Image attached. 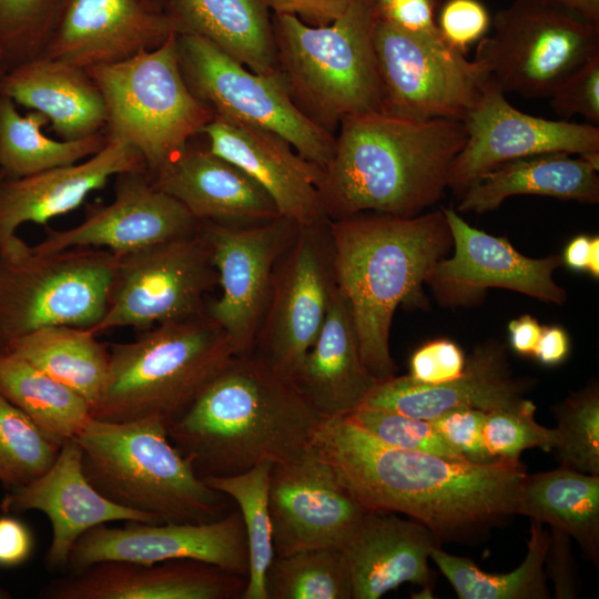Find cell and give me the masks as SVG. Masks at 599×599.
Returning a JSON list of instances; mask_svg holds the SVG:
<instances>
[{"instance_id": "51", "label": "cell", "mask_w": 599, "mask_h": 599, "mask_svg": "<svg viewBox=\"0 0 599 599\" xmlns=\"http://www.w3.org/2000/svg\"><path fill=\"white\" fill-rule=\"evenodd\" d=\"M275 14H292L303 22L322 27L338 19L354 0H268Z\"/></svg>"}, {"instance_id": "8", "label": "cell", "mask_w": 599, "mask_h": 599, "mask_svg": "<svg viewBox=\"0 0 599 599\" xmlns=\"http://www.w3.org/2000/svg\"><path fill=\"white\" fill-rule=\"evenodd\" d=\"M84 70L104 99L106 136L135 148L150 176L214 119L184 80L176 32L155 49Z\"/></svg>"}, {"instance_id": "32", "label": "cell", "mask_w": 599, "mask_h": 599, "mask_svg": "<svg viewBox=\"0 0 599 599\" xmlns=\"http://www.w3.org/2000/svg\"><path fill=\"white\" fill-rule=\"evenodd\" d=\"M598 171L581 156L567 153L514 160L465 187L457 211L490 212L514 195H541L596 204L599 202Z\"/></svg>"}, {"instance_id": "25", "label": "cell", "mask_w": 599, "mask_h": 599, "mask_svg": "<svg viewBox=\"0 0 599 599\" xmlns=\"http://www.w3.org/2000/svg\"><path fill=\"white\" fill-rule=\"evenodd\" d=\"M247 578L196 560L102 561L51 580L43 599H235Z\"/></svg>"}, {"instance_id": "40", "label": "cell", "mask_w": 599, "mask_h": 599, "mask_svg": "<svg viewBox=\"0 0 599 599\" xmlns=\"http://www.w3.org/2000/svg\"><path fill=\"white\" fill-rule=\"evenodd\" d=\"M60 447L0 395V483L8 490L44 474L57 459Z\"/></svg>"}, {"instance_id": "18", "label": "cell", "mask_w": 599, "mask_h": 599, "mask_svg": "<svg viewBox=\"0 0 599 599\" xmlns=\"http://www.w3.org/2000/svg\"><path fill=\"white\" fill-rule=\"evenodd\" d=\"M453 238L454 253L433 267L427 284L449 306L469 305L490 287L516 291L561 305L566 290L554 280L562 264L559 255L530 258L505 238L469 225L457 211L443 209Z\"/></svg>"}, {"instance_id": "3", "label": "cell", "mask_w": 599, "mask_h": 599, "mask_svg": "<svg viewBox=\"0 0 599 599\" xmlns=\"http://www.w3.org/2000/svg\"><path fill=\"white\" fill-rule=\"evenodd\" d=\"M465 141L459 120L418 121L382 111L346 116L318 184L327 219L419 214L444 195Z\"/></svg>"}, {"instance_id": "24", "label": "cell", "mask_w": 599, "mask_h": 599, "mask_svg": "<svg viewBox=\"0 0 599 599\" xmlns=\"http://www.w3.org/2000/svg\"><path fill=\"white\" fill-rule=\"evenodd\" d=\"M209 150L258 183L280 216L300 227L327 223L318 192L323 169L303 158L280 135L217 116L199 132Z\"/></svg>"}, {"instance_id": "35", "label": "cell", "mask_w": 599, "mask_h": 599, "mask_svg": "<svg viewBox=\"0 0 599 599\" xmlns=\"http://www.w3.org/2000/svg\"><path fill=\"white\" fill-rule=\"evenodd\" d=\"M0 395L59 446L91 419V406L82 396L11 353H0Z\"/></svg>"}, {"instance_id": "57", "label": "cell", "mask_w": 599, "mask_h": 599, "mask_svg": "<svg viewBox=\"0 0 599 599\" xmlns=\"http://www.w3.org/2000/svg\"><path fill=\"white\" fill-rule=\"evenodd\" d=\"M586 271L591 274L593 278L599 277V237H590L589 254L587 261Z\"/></svg>"}, {"instance_id": "6", "label": "cell", "mask_w": 599, "mask_h": 599, "mask_svg": "<svg viewBox=\"0 0 599 599\" xmlns=\"http://www.w3.org/2000/svg\"><path fill=\"white\" fill-rule=\"evenodd\" d=\"M102 393L91 417L128 422L159 417L169 424L235 355L223 328L206 312L152 326L113 344Z\"/></svg>"}, {"instance_id": "52", "label": "cell", "mask_w": 599, "mask_h": 599, "mask_svg": "<svg viewBox=\"0 0 599 599\" xmlns=\"http://www.w3.org/2000/svg\"><path fill=\"white\" fill-rule=\"evenodd\" d=\"M33 536L29 527L13 516L0 517V567L13 568L29 559Z\"/></svg>"}, {"instance_id": "30", "label": "cell", "mask_w": 599, "mask_h": 599, "mask_svg": "<svg viewBox=\"0 0 599 599\" xmlns=\"http://www.w3.org/2000/svg\"><path fill=\"white\" fill-rule=\"evenodd\" d=\"M0 93L45 115L61 140L105 131L106 108L98 85L84 69L61 60L39 55L9 68Z\"/></svg>"}, {"instance_id": "10", "label": "cell", "mask_w": 599, "mask_h": 599, "mask_svg": "<svg viewBox=\"0 0 599 599\" xmlns=\"http://www.w3.org/2000/svg\"><path fill=\"white\" fill-rule=\"evenodd\" d=\"M474 59L504 93L549 98L599 54V24L542 0H515L491 18Z\"/></svg>"}, {"instance_id": "42", "label": "cell", "mask_w": 599, "mask_h": 599, "mask_svg": "<svg viewBox=\"0 0 599 599\" xmlns=\"http://www.w3.org/2000/svg\"><path fill=\"white\" fill-rule=\"evenodd\" d=\"M65 0H0V44L9 68L39 57Z\"/></svg>"}, {"instance_id": "5", "label": "cell", "mask_w": 599, "mask_h": 599, "mask_svg": "<svg viewBox=\"0 0 599 599\" xmlns=\"http://www.w3.org/2000/svg\"><path fill=\"white\" fill-rule=\"evenodd\" d=\"M75 439L85 477L119 506L162 522H209L227 512V497L196 474L159 417H91Z\"/></svg>"}, {"instance_id": "20", "label": "cell", "mask_w": 599, "mask_h": 599, "mask_svg": "<svg viewBox=\"0 0 599 599\" xmlns=\"http://www.w3.org/2000/svg\"><path fill=\"white\" fill-rule=\"evenodd\" d=\"M268 506L275 556L342 548L366 511L311 451L272 466Z\"/></svg>"}, {"instance_id": "46", "label": "cell", "mask_w": 599, "mask_h": 599, "mask_svg": "<svg viewBox=\"0 0 599 599\" xmlns=\"http://www.w3.org/2000/svg\"><path fill=\"white\" fill-rule=\"evenodd\" d=\"M485 417L486 412L480 409L455 408L430 419V423L466 461L490 464L499 459L487 449L484 438Z\"/></svg>"}, {"instance_id": "12", "label": "cell", "mask_w": 599, "mask_h": 599, "mask_svg": "<svg viewBox=\"0 0 599 599\" xmlns=\"http://www.w3.org/2000/svg\"><path fill=\"white\" fill-rule=\"evenodd\" d=\"M219 283L212 248L201 226L143 250L116 256L108 308L89 328L145 331L205 312L206 295Z\"/></svg>"}, {"instance_id": "38", "label": "cell", "mask_w": 599, "mask_h": 599, "mask_svg": "<svg viewBox=\"0 0 599 599\" xmlns=\"http://www.w3.org/2000/svg\"><path fill=\"white\" fill-rule=\"evenodd\" d=\"M272 466L263 463L243 473L203 478L211 488L237 504L244 522L248 575L242 599H267L266 572L275 557L268 506Z\"/></svg>"}, {"instance_id": "44", "label": "cell", "mask_w": 599, "mask_h": 599, "mask_svg": "<svg viewBox=\"0 0 599 599\" xmlns=\"http://www.w3.org/2000/svg\"><path fill=\"white\" fill-rule=\"evenodd\" d=\"M535 412V404L528 400L517 409L486 413L484 438L489 453L497 459L519 461L520 454L528 448L552 451L556 430L538 424Z\"/></svg>"}, {"instance_id": "37", "label": "cell", "mask_w": 599, "mask_h": 599, "mask_svg": "<svg viewBox=\"0 0 599 599\" xmlns=\"http://www.w3.org/2000/svg\"><path fill=\"white\" fill-rule=\"evenodd\" d=\"M548 542L549 532L531 520L526 557L508 573L485 572L469 558L447 554L440 546L432 549L430 559L460 599H549L544 567Z\"/></svg>"}, {"instance_id": "50", "label": "cell", "mask_w": 599, "mask_h": 599, "mask_svg": "<svg viewBox=\"0 0 599 599\" xmlns=\"http://www.w3.org/2000/svg\"><path fill=\"white\" fill-rule=\"evenodd\" d=\"M437 2V0H397L382 12L378 19L407 33L437 37L439 35L435 19Z\"/></svg>"}, {"instance_id": "54", "label": "cell", "mask_w": 599, "mask_h": 599, "mask_svg": "<svg viewBox=\"0 0 599 599\" xmlns=\"http://www.w3.org/2000/svg\"><path fill=\"white\" fill-rule=\"evenodd\" d=\"M542 326L532 316L525 314L508 324L509 343L520 355H534Z\"/></svg>"}, {"instance_id": "27", "label": "cell", "mask_w": 599, "mask_h": 599, "mask_svg": "<svg viewBox=\"0 0 599 599\" xmlns=\"http://www.w3.org/2000/svg\"><path fill=\"white\" fill-rule=\"evenodd\" d=\"M150 177L200 222L243 226L280 217L273 200L250 175L190 142Z\"/></svg>"}, {"instance_id": "53", "label": "cell", "mask_w": 599, "mask_h": 599, "mask_svg": "<svg viewBox=\"0 0 599 599\" xmlns=\"http://www.w3.org/2000/svg\"><path fill=\"white\" fill-rule=\"evenodd\" d=\"M569 336L560 326L542 327L534 356L546 366L559 365L568 357Z\"/></svg>"}, {"instance_id": "13", "label": "cell", "mask_w": 599, "mask_h": 599, "mask_svg": "<svg viewBox=\"0 0 599 599\" xmlns=\"http://www.w3.org/2000/svg\"><path fill=\"white\" fill-rule=\"evenodd\" d=\"M374 41L382 112L418 121H464L491 82L478 61L448 47L439 35L407 33L377 19Z\"/></svg>"}, {"instance_id": "14", "label": "cell", "mask_w": 599, "mask_h": 599, "mask_svg": "<svg viewBox=\"0 0 599 599\" xmlns=\"http://www.w3.org/2000/svg\"><path fill=\"white\" fill-rule=\"evenodd\" d=\"M328 222L298 227L277 261L253 346L288 379L318 336L336 285Z\"/></svg>"}, {"instance_id": "55", "label": "cell", "mask_w": 599, "mask_h": 599, "mask_svg": "<svg viewBox=\"0 0 599 599\" xmlns=\"http://www.w3.org/2000/svg\"><path fill=\"white\" fill-rule=\"evenodd\" d=\"M590 237L578 235L566 246L561 261L573 271H586L589 254Z\"/></svg>"}, {"instance_id": "21", "label": "cell", "mask_w": 599, "mask_h": 599, "mask_svg": "<svg viewBox=\"0 0 599 599\" xmlns=\"http://www.w3.org/2000/svg\"><path fill=\"white\" fill-rule=\"evenodd\" d=\"M136 171L148 172L140 152L123 141L108 138L98 153L78 163L21 177L3 176L0 180V257H12L29 250L17 235L20 225L45 224L78 209L112 176Z\"/></svg>"}, {"instance_id": "2", "label": "cell", "mask_w": 599, "mask_h": 599, "mask_svg": "<svg viewBox=\"0 0 599 599\" xmlns=\"http://www.w3.org/2000/svg\"><path fill=\"white\" fill-rule=\"evenodd\" d=\"M323 420L288 378L250 353L234 355L167 435L204 478L298 460Z\"/></svg>"}, {"instance_id": "4", "label": "cell", "mask_w": 599, "mask_h": 599, "mask_svg": "<svg viewBox=\"0 0 599 599\" xmlns=\"http://www.w3.org/2000/svg\"><path fill=\"white\" fill-rule=\"evenodd\" d=\"M335 283L359 354L377 379L395 376L390 327L400 305H425L423 284L453 246L443 209L413 216L363 213L328 222Z\"/></svg>"}, {"instance_id": "23", "label": "cell", "mask_w": 599, "mask_h": 599, "mask_svg": "<svg viewBox=\"0 0 599 599\" xmlns=\"http://www.w3.org/2000/svg\"><path fill=\"white\" fill-rule=\"evenodd\" d=\"M172 32L169 14L144 0H65L40 55L88 69L155 49Z\"/></svg>"}, {"instance_id": "1", "label": "cell", "mask_w": 599, "mask_h": 599, "mask_svg": "<svg viewBox=\"0 0 599 599\" xmlns=\"http://www.w3.org/2000/svg\"><path fill=\"white\" fill-rule=\"evenodd\" d=\"M309 451L365 510L404 514L440 541H463L516 515L520 461L474 464L390 446L345 416L324 418Z\"/></svg>"}, {"instance_id": "36", "label": "cell", "mask_w": 599, "mask_h": 599, "mask_svg": "<svg viewBox=\"0 0 599 599\" xmlns=\"http://www.w3.org/2000/svg\"><path fill=\"white\" fill-rule=\"evenodd\" d=\"M49 123L37 111L21 114L17 104L0 93V170L21 177L83 161L106 143L104 132L80 140H54L43 133Z\"/></svg>"}, {"instance_id": "16", "label": "cell", "mask_w": 599, "mask_h": 599, "mask_svg": "<svg viewBox=\"0 0 599 599\" xmlns=\"http://www.w3.org/2000/svg\"><path fill=\"white\" fill-rule=\"evenodd\" d=\"M169 560H196L247 578L248 545L240 511L209 522L99 525L75 541L68 567L74 571L102 561Z\"/></svg>"}, {"instance_id": "28", "label": "cell", "mask_w": 599, "mask_h": 599, "mask_svg": "<svg viewBox=\"0 0 599 599\" xmlns=\"http://www.w3.org/2000/svg\"><path fill=\"white\" fill-rule=\"evenodd\" d=\"M440 540L423 524L366 510L341 548L353 599H378L405 582L428 587L430 551Z\"/></svg>"}, {"instance_id": "22", "label": "cell", "mask_w": 599, "mask_h": 599, "mask_svg": "<svg viewBox=\"0 0 599 599\" xmlns=\"http://www.w3.org/2000/svg\"><path fill=\"white\" fill-rule=\"evenodd\" d=\"M3 512L39 510L50 520L52 541L45 555L50 570L68 568L75 541L88 530L114 521L158 524L160 519L124 508L105 498L88 480L78 440H65L52 466L34 480L9 489L2 498Z\"/></svg>"}, {"instance_id": "34", "label": "cell", "mask_w": 599, "mask_h": 599, "mask_svg": "<svg viewBox=\"0 0 599 599\" xmlns=\"http://www.w3.org/2000/svg\"><path fill=\"white\" fill-rule=\"evenodd\" d=\"M89 328L57 325L12 341L2 353L29 362L82 396L92 407L104 387L109 349Z\"/></svg>"}, {"instance_id": "61", "label": "cell", "mask_w": 599, "mask_h": 599, "mask_svg": "<svg viewBox=\"0 0 599 599\" xmlns=\"http://www.w3.org/2000/svg\"><path fill=\"white\" fill-rule=\"evenodd\" d=\"M3 176H4V175H3V173H2L1 170H0V180H1Z\"/></svg>"}, {"instance_id": "17", "label": "cell", "mask_w": 599, "mask_h": 599, "mask_svg": "<svg viewBox=\"0 0 599 599\" xmlns=\"http://www.w3.org/2000/svg\"><path fill=\"white\" fill-rule=\"evenodd\" d=\"M463 122L466 141L448 173V187L456 191L514 160L599 151L598 125L527 114L512 106L493 81Z\"/></svg>"}, {"instance_id": "43", "label": "cell", "mask_w": 599, "mask_h": 599, "mask_svg": "<svg viewBox=\"0 0 599 599\" xmlns=\"http://www.w3.org/2000/svg\"><path fill=\"white\" fill-rule=\"evenodd\" d=\"M345 417L390 446L428 453L450 460L466 461L440 436L430 420L368 406H362Z\"/></svg>"}, {"instance_id": "26", "label": "cell", "mask_w": 599, "mask_h": 599, "mask_svg": "<svg viewBox=\"0 0 599 599\" xmlns=\"http://www.w3.org/2000/svg\"><path fill=\"white\" fill-rule=\"evenodd\" d=\"M530 387L531 380L512 376L505 347L489 341L474 348L458 377L424 384L395 375L378 382L363 406L430 420L455 408L517 409L529 400L524 395Z\"/></svg>"}, {"instance_id": "49", "label": "cell", "mask_w": 599, "mask_h": 599, "mask_svg": "<svg viewBox=\"0 0 599 599\" xmlns=\"http://www.w3.org/2000/svg\"><path fill=\"white\" fill-rule=\"evenodd\" d=\"M544 564L546 576L554 583L555 597L557 599L576 598L581 585L568 534L551 527Z\"/></svg>"}, {"instance_id": "56", "label": "cell", "mask_w": 599, "mask_h": 599, "mask_svg": "<svg viewBox=\"0 0 599 599\" xmlns=\"http://www.w3.org/2000/svg\"><path fill=\"white\" fill-rule=\"evenodd\" d=\"M570 10L586 20L599 24V0H542Z\"/></svg>"}, {"instance_id": "60", "label": "cell", "mask_w": 599, "mask_h": 599, "mask_svg": "<svg viewBox=\"0 0 599 599\" xmlns=\"http://www.w3.org/2000/svg\"><path fill=\"white\" fill-rule=\"evenodd\" d=\"M144 1L155 9L164 10L165 0H144Z\"/></svg>"}, {"instance_id": "15", "label": "cell", "mask_w": 599, "mask_h": 599, "mask_svg": "<svg viewBox=\"0 0 599 599\" xmlns=\"http://www.w3.org/2000/svg\"><path fill=\"white\" fill-rule=\"evenodd\" d=\"M298 227L282 216L243 226L201 222L222 291L205 312L226 333L235 355L253 351L276 263Z\"/></svg>"}, {"instance_id": "58", "label": "cell", "mask_w": 599, "mask_h": 599, "mask_svg": "<svg viewBox=\"0 0 599 599\" xmlns=\"http://www.w3.org/2000/svg\"><path fill=\"white\" fill-rule=\"evenodd\" d=\"M374 8L377 18L397 0H368Z\"/></svg>"}, {"instance_id": "19", "label": "cell", "mask_w": 599, "mask_h": 599, "mask_svg": "<svg viewBox=\"0 0 599 599\" xmlns=\"http://www.w3.org/2000/svg\"><path fill=\"white\" fill-rule=\"evenodd\" d=\"M115 177L110 204H88L81 223L65 230H48L45 237L31 246L32 251L48 254L97 247L121 256L200 229L201 222L182 203L158 189L148 172H125Z\"/></svg>"}, {"instance_id": "31", "label": "cell", "mask_w": 599, "mask_h": 599, "mask_svg": "<svg viewBox=\"0 0 599 599\" xmlns=\"http://www.w3.org/2000/svg\"><path fill=\"white\" fill-rule=\"evenodd\" d=\"M176 33L195 34L251 71H280L268 0H165Z\"/></svg>"}, {"instance_id": "9", "label": "cell", "mask_w": 599, "mask_h": 599, "mask_svg": "<svg viewBox=\"0 0 599 599\" xmlns=\"http://www.w3.org/2000/svg\"><path fill=\"white\" fill-rule=\"evenodd\" d=\"M116 256L104 248L0 257V353L48 326L91 328L105 314Z\"/></svg>"}, {"instance_id": "33", "label": "cell", "mask_w": 599, "mask_h": 599, "mask_svg": "<svg viewBox=\"0 0 599 599\" xmlns=\"http://www.w3.org/2000/svg\"><path fill=\"white\" fill-rule=\"evenodd\" d=\"M516 515L558 528L580 545L583 555L599 561V475L569 467L525 476Z\"/></svg>"}, {"instance_id": "29", "label": "cell", "mask_w": 599, "mask_h": 599, "mask_svg": "<svg viewBox=\"0 0 599 599\" xmlns=\"http://www.w3.org/2000/svg\"><path fill=\"white\" fill-rule=\"evenodd\" d=\"M290 380L324 418L359 408L379 382L362 361L347 303L336 285L322 329Z\"/></svg>"}, {"instance_id": "59", "label": "cell", "mask_w": 599, "mask_h": 599, "mask_svg": "<svg viewBox=\"0 0 599 599\" xmlns=\"http://www.w3.org/2000/svg\"><path fill=\"white\" fill-rule=\"evenodd\" d=\"M8 69H9V64L7 61V57H6L3 48L0 44V79L7 72Z\"/></svg>"}, {"instance_id": "41", "label": "cell", "mask_w": 599, "mask_h": 599, "mask_svg": "<svg viewBox=\"0 0 599 599\" xmlns=\"http://www.w3.org/2000/svg\"><path fill=\"white\" fill-rule=\"evenodd\" d=\"M556 445L561 466L599 475V388L597 382L571 393L555 408Z\"/></svg>"}, {"instance_id": "45", "label": "cell", "mask_w": 599, "mask_h": 599, "mask_svg": "<svg viewBox=\"0 0 599 599\" xmlns=\"http://www.w3.org/2000/svg\"><path fill=\"white\" fill-rule=\"evenodd\" d=\"M550 106L567 120L579 115L599 123V54L570 73L551 93Z\"/></svg>"}, {"instance_id": "11", "label": "cell", "mask_w": 599, "mask_h": 599, "mask_svg": "<svg viewBox=\"0 0 599 599\" xmlns=\"http://www.w3.org/2000/svg\"><path fill=\"white\" fill-rule=\"evenodd\" d=\"M179 63L192 93L220 119L267 130L324 169L335 136L294 102L281 71L258 74L211 41L176 33Z\"/></svg>"}, {"instance_id": "47", "label": "cell", "mask_w": 599, "mask_h": 599, "mask_svg": "<svg viewBox=\"0 0 599 599\" xmlns=\"http://www.w3.org/2000/svg\"><path fill=\"white\" fill-rule=\"evenodd\" d=\"M441 40L450 48L466 52L490 30L491 17L480 0H447L436 21Z\"/></svg>"}, {"instance_id": "39", "label": "cell", "mask_w": 599, "mask_h": 599, "mask_svg": "<svg viewBox=\"0 0 599 599\" xmlns=\"http://www.w3.org/2000/svg\"><path fill=\"white\" fill-rule=\"evenodd\" d=\"M267 599H353L341 548H312L275 556L266 572Z\"/></svg>"}, {"instance_id": "7", "label": "cell", "mask_w": 599, "mask_h": 599, "mask_svg": "<svg viewBox=\"0 0 599 599\" xmlns=\"http://www.w3.org/2000/svg\"><path fill=\"white\" fill-rule=\"evenodd\" d=\"M377 19L368 0H354L338 19L322 27L273 13L278 68L290 93L329 132L346 116L380 111Z\"/></svg>"}, {"instance_id": "48", "label": "cell", "mask_w": 599, "mask_h": 599, "mask_svg": "<svg viewBox=\"0 0 599 599\" xmlns=\"http://www.w3.org/2000/svg\"><path fill=\"white\" fill-rule=\"evenodd\" d=\"M466 358L460 347L440 338L418 347L409 359L408 376L424 384H439L458 377Z\"/></svg>"}]
</instances>
